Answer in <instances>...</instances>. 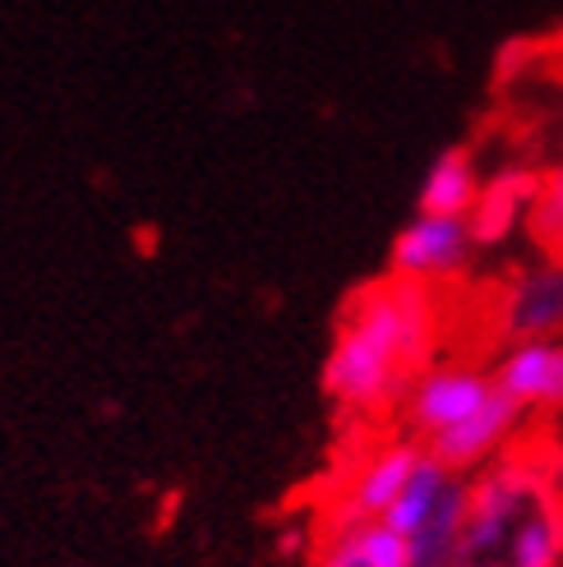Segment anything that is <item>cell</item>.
<instances>
[{
  "label": "cell",
  "instance_id": "obj_1",
  "mask_svg": "<svg viewBox=\"0 0 563 567\" xmlns=\"http://www.w3.org/2000/svg\"><path fill=\"white\" fill-rule=\"evenodd\" d=\"M443 328V291L392 272L365 281L337 315L332 347L324 355V396L365 430H379L388 415L398 420L411 379L439 360Z\"/></svg>",
  "mask_w": 563,
  "mask_h": 567
},
{
  "label": "cell",
  "instance_id": "obj_2",
  "mask_svg": "<svg viewBox=\"0 0 563 567\" xmlns=\"http://www.w3.org/2000/svg\"><path fill=\"white\" fill-rule=\"evenodd\" d=\"M453 567H563V443L526 430L467 480Z\"/></svg>",
  "mask_w": 563,
  "mask_h": 567
},
{
  "label": "cell",
  "instance_id": "obj_3",
  "mask_svg": "<svg viewBox=\"0 0 563 567\" xmlns=\"http://www.w3.org/2000/svg\"><path fill=\"white\" fill-rule=\"evenodd\" d=\"M426 457L430 452L420 439L402 430H375L347 457V466L332 475L319 522H383L388 507L402 498V489L411 485L416 466Z\"/></svg>",
  "mask_w": 563,
  "mask_h": 567
},
{
  "label": "cell",
  "instance_id": "obj_4",
  "mask_svg": "<svg viewBox=\"0 0 563 567\" xmlns=\"http://www.w3.org/2000/svg\"><path fill=\"white\" fill-rule=\"evenodd\" d=\"M494 396H499V383H494L490 360L439 355L411 379L402 406H398V430L430 447L448 430H458L462 420L481 415Z\"/></svg>",
  "mask_w": 563,
  "mask_h": 567
},
{
  "label": "cell",
  "instance_id": "obj_5",
  "mask_svg": "<svg viewBox=\"0 0 563 567\" xmlns=\"http://www.w3.org/2000/svg\"><path fill=\"white\" fill-rule=\"evenodd\" d=\"M462 517H467V475L426 457L416 466L411 485L402 489V498L388 507L383 522L407 535L411 567H453Z\"/></svg>",
  "mask_w": 563,
  "mask_h": 567
},
{
  "label": "cell",
  "instance_id": "obj_6",
  "mask_svg": "<svg viewBox=\"0 0 563 567\" xmlns=\"http://www.w3.org/2000/svg\"><path fill=\"white\" fill-rule=\"evenodd\" d=\"M485 309H490V337L499 347L563 337V259L536 254L531 264H518L494 287Z\"/></svg>",
  "mask_w": 563,
  "mask_h": 567
},
{
  "label": "cell",
  "instance_id": "obj_7",
  "mask_svg": "<svg viewBox=\"0 0 563 567\" xmlns=\"http://www.w3.org/2000/svg\"><path fill=\"white\" fill-rule=\"evenodd\" d=\"M475 254V231L467 217H434V213H416L388 249V272L407 277L416 287L430 291H453L458 281L471 272Z\"/></svg>",
  "mask_w": 563,
  "mask_h": 567
},
{
  "label": "cell",
  "instance_id": "obj_8",
  "mask_svg": "<svg viewBox=\"0 0 563 567\" xmlns=\"http://www.w3.org/2000/svg\"><path fill=\"white\" fill-rule=\"evenodd\" d=\"M490 370H494L499 392L518 406V415L531 430H541L545 420L563 411V337L499 347Z\"/></svg>",
  "mask_w": 563,
  "mask_h": 567
},
{
  "label": "cell",
  "instance_id": "obj_9",
  "mask_svg": "<svg viewBox=\"0 0 563 567\" xmlns=\"http://www.w3.org/2000/svg\"><path fill=\"white\" fill-rule=\"evenodd\" d=\"M541 189H545V172H536V166H522V162L499 166L494 176H485L481 198H475V208L467 217L471 231H475V245L499 249V245H509L513 236L531 231Z\"/></svg>",
  "mask_w": 563,
  "mask_h": 567
},
{
  "label": "cell",
  "instance_id": "obj_10",
  "mask_svg": "<svg viewBox=\"0 0 563 567\" xmlns=\"http://www.w3.org/2000/svg\"><path fill=\"white\" fill-rule=\"evenodd\" d=\"M309 567H411V545L388 522H319Z\"/></svg>",
  "mask_w": 563,
  "mask_h": 567
},
{
  "label": "cell",
  "instance_id": "obj_11",
  "mask_svg": "<svg viewBox=\"0 0 563 567\" xmlns=\"http://www.w3.org/2000/svg\"><path fill=\"white\" fill-rule=\"evenodd\" d=\"M481 166H475L471 148H443L430 172L420 176L416 189V213H434V217H471L475 198H481Z\"/></svg>",
  "mask_w": 563,
  "mask_h": 567
},
{
  "label": "cell",
  "instance_id": "obj_12",
  "mask_svg": "<svg viewBox=\"0 0 563 567\" xmlns=\"http://www.w3.org/2000/svg\"><path fill=\"white\" fill-rule=\"evenodd\" d=\"M563 231V162L554 166V172H545V189H541V204H536V217H531V240H536V249Z\"/></svg>",
  "mask_w": 563,
  "mask_h": 567
},
{
  "label": "cell",
  "instance_id": "obj_13",
  "mask_svg": "<svg viewBox=\"0 0 563 567\" xmlns=\"http://www.w3.org/2000/svg\"><path fill=\"white\" fill-rule=\"evenodd\" d=\"M541 254H554V259H563V231H554V236L541 245Z\"/></svg>",
  "mask_w": 563,
  "mask_h": 567
}]
</instances>
